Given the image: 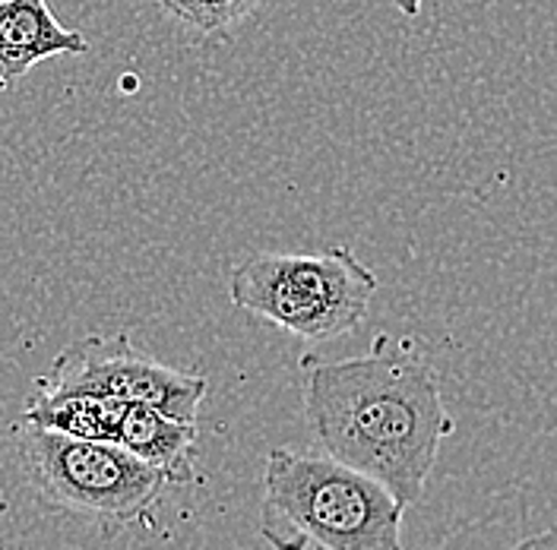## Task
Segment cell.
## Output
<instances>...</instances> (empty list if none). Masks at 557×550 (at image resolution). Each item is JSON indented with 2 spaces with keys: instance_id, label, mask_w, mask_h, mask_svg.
I'll list each match as a JSON object with an SVG mask.
<instances>
[{
  "instance_id": "6da1fadb",
  "label": "cell",
  "mask_w": 557,
  "mask_h": 550,
  "mask_svg": "<svg viewBox=\"0 0 557 550\" xmlns=\"http://www.w3.org/2000/svg\"><path fill=\"white\" fill-rule=\"evenodd\" d=\"M305 364V414L317 447L412 510L456 430L421 345L377 336L368 354Z\"/></svg>"
},
{
  "instance_id": "7a4b0ae2",
  "label": "cell",
  "mask_w": 557,
  "mask_h": 550,
  "mask_svg": "<svg viewBox=\"0 0 557 550\" xmlns=\"http://www.w3.org/2000/svg\"><path fill=\"white\" fill-rule=\"evenodd\" d=\"M406 507L333 455L270 449L260 538L273 550H403Z\"/></svg>"
},
{
  "instance_id": "3957f363",
  "label": "cell",
  "mask_w": 557,
  "mask_h": 550,
  "mask_svg": "<svg viewBox=\"0 0 557 550\" xmlns=\"http://www.w3.org/2000/svg\"><path fill=\"white\" fill-rule=\"evenodd\" d=\"M377 273L348 247L323 253L244 257L228 275V298L244 313L276 323L305 342H330L358 329L377 295Z\"/></svg>"
},
{
  "instance_id": "277c9868",
  "label": "cell",
  "mask_w": 557,
  "mask_h": 550,
  "mask_svg": "<svg viewBox=\"0 0 557 550\" xmlns=\"http://www.w3.org/2000/svg\"><path fill=\"white\" fill-rule=\"evenodd\" d=\"M20 459L38 497L102 525L149 516L172 484L114 440H76L35 424H23Z\"/></svg>"
},
{
  "instance_id": "5b68a950",
  "label": "cell",
  "mask_w": 557,
  "mask_h": 550,
  "mask_svg": "<svg viewBox=\"0 0 557 550\" xmlns=\"http://www.w3.org/2000/svg\"><path fill=\"white\" fill-rule=\"evenodd\" d=\"M35 389L54 396H104L121 402L152 405L159 412L197 424L207 399V377L174 371L134 348L127 333L117 336H83L67 345L51 374L35 379Z\"/></svg>"
},
{
  "instance_id": "8992f818",
  "label": "cell",
  "mask_w": 557,
  "mask_h": 550,
  "mask_svg": "<svg viewBox=\"0 0 557 550\" xmlns=\"http://www.w3.org/2000/svg\"><path fill=\"white\" fill-rule=\"evenodd\" d=\"M86 51V35L61 26L48 0H0V79L7 89L41 61Z\"/></svg>"
},
{
  "instance_id": "52a82bcc",
  "label": "cell",
  "mask_w": 557,
  "mask_h": 550,
  "mask_svg": "<svg viewBox=\"0 0 557 550\" xmlns=\"http://www.w3.org/2000/svg\"><path fill=\"white\" fill-rule=\"evenodd\" d=\"M117 443L131 449L146 465L165 472L172 484L190 482L194 475L197 424L190 421L172 417L152 405L131 402L117 430Z\"/></svg>"
},
{
  "instance_id": "ba28073f",
  "label": "cell",
  "mask_w": 557,
  "mask_h": 550,
  "mask_svg": "<svg viewBox=\"0 0 557 550\" xmlns=\"http://www.w3.org/2000/svg\"><path fill=\"white\" fill-rule=\"evenodd\" d=\"M131 402L104 399V396H54L45 389H35L23 424H35L76 440H114Z\"/></svg>"
},
{
  "instance_id": "9c48e42d",
  "label": "cell",
  "mask_w": 557,
  "mask_h": 550,
  "mask_svg": "<svg viewBox=\"0 0 557 550\" xmlns=\"http://www.w3.org/2000/svg\"><path fill=\"white\" fill-rule=\"evenodd\" d=\"M177 23L203 35H219L238 26L260 0H156Z\"/></svg>"
},
{
  "instance_id": "30bf717a",
  "label": "cell",
  "mask_w": 557,
  "mask_h": 550,
  "mask_svg": "<svg viewBox=\"0 0 557 550\" xmlns=\"http://www.w3.org/2000/svg\"><path fill=\"white\" fill-rule=\"evenodd\" d=\"M510 550H557V525L555 528H545L532 538H522L517 548Z\"/></svg>"
},
{
  "instance_id": "8fae6325",
  "label": "cell",
  "mask_w": 557,
  "mask_h": 550,
  "mask_svg": "<svg viewBox=\"0 0 557 550\" xmlns=\"http://www.w3.org/2000/svg\"><path fill=\"white\" fill-rule=\"evenodd\" d=\"M396 3H399V10H403L406 16H418V13H421V3H424V0H396Z\"/></svg>"
}]
</instances>
